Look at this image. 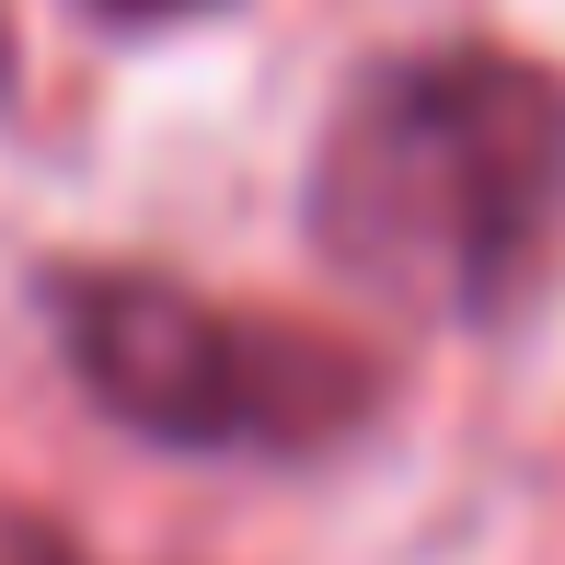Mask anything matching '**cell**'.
I'll return each instance as SVG.
<instances>
[{
	"mask_svg": "<svg viewBox=\"0 0 565 565\" xmlns=\"http://www.w3.org/2000/svg\"><path fill=\"white\" fill-rule=\"evenodd\" d=\"M93 23H127V35H173V23H209L231 12V0H82Z\"/></svg>",
	"mask_w": 565,
	"mask_h": 565,
	"instance_id": "obj_3",
	"label": "cell"
},
{
	"mask_svg": "<svg viewBox=\"0 0 565 565\" xmlns=\"http://www.w3.org/2000/svg\"><path fill=\"white\" fill-rule=\"evenodd\" d=\"M0 565H93V554L58 543V531H35V520H0Z\"/></svg>",
	"mask_w": 565,
	"mask_h": 565,
	"instance_id": "obj_4",
	"label": "cell"
},
{
	"mask_svg": "<svg viewBox=\"0 0 565 565\" xmlns=\"http://www.w3.org/2000/svg\"><path fill=\"white\" fill-rule=\"evenodd\" d=\"M300 231L404 323H520L565 277V70L484 35L358 58L300 162Z\"/></svg>",
	"mask_w": 565,
	"mask_h": 565,
	"instance_id": "obj_1",
	"label": "cell"
},
{
	"mask_svg": "<svg viewBox=\"0 0 565 565\" xmlns=\"http://www.w3.org/2000/svg\"><path fill=\"white\" fill-rule=\"evenodd\" d=\"M0 105H12V12H0Z\"/></svg>",
	"mask_w": 565,
	"mask_h": 565,
	"instance_id": "obj_5",
	"label": "cell"
},
{
	"mask_svg": "<svg viewBox=\"0 0 565 565\" xmlns=\"http://www.w3.org/2000/svg\"><path fill=\"white\" fill-rule=\"evenodd\" d=\"M70 381L150 450L185 461H323L370 427L381 370L323 323H266L162 266H35Z\"/></svg>",
	"mask_w": 565,
	"mask_h": 565,
	"instance_id": "obj_2",
	"label": "cell"
}]
</instances>
